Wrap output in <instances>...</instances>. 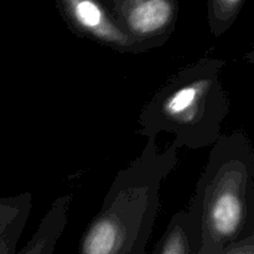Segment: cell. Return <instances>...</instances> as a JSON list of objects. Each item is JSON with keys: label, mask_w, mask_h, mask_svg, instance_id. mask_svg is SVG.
<instances>
[{"label": "cell", "mask_w": 254, "mask_h": 254, "mask_svg": "<svg viewBox=\"0 0 254 254\" xmlns=\"http://www.w3.org/2000/svg\"><path fill=\"white\" fill-rule=\"evenodd\" d=\"M245 0H210L208 22L215 36L225 34L235 22Z\"/></svg>", "instance_id": "9"}, {"label": "cell", "mask_w": 254, "mask_h": 254, "mask_svg": "<svg viewBox=\"0 0 254 254\" xmlns=\"http://www.w3.org/2000/svg\"><path fill=\"white\" fill-rule=\"evenodd\" d=\"M197 254H222L254 235V148L242 130L222 134L211 146L190 205Z\"/></svg>", "instance_id": "2"}, {"label": "cell", "mask_w": 254, "mask_h": 254, "mask_svg": "<svg viewBox=\"0 0 254 254\" xmlns=\"http://www.w3.org/2000/svg\"><path fill=\"white\" fill-rule=\"evenodd\" d=\"M72 195L64 193L52 201L31 238L16 254H55L68 223Z\"/></svg>", "instance_id": "6"}, {"label": "cell", "mask_w": 254, "mask_h": 254, "mask_svg": "<svg viewBox=\"0 0 254 254\" xmlns=\"http://www.w3.org/2000/svg\"><path fill=\"white\" fill-rule=\"evenodd\" d=\"M32 210V195L0 198V254H16V246L22 236Z\"/></svg>", "instance_id": "7"}, {"label": "cell", "mask_w": 254, "mask_h": 254, "mask_svg": "<svg viewBox=\"0 0 254 254\" xmlns=\"http://www.w3.org/2000/svg\"><path fill=\"white\" fill-rule=\"evenodd\" d=\"M104 5L141 52L163 46L178 20L176 0H108Z\"/></svg>", "instance_id": "4"}, {"label": "cell", "mask_w": 254, "mask_h": 254, "mask_svg": "<svg viewBox=\"0 0 254 254\" xmlns=\"http://www.w3.org/2000/svg\"><path fill=\"white\" fill-rule=\"evenodd\" d=\"M225 64V60L205 56L173 74L141 108L139 135L156 139L165 133L178 149L211 148L230 113Z\"/></svg>", "instance_id": "3"}, {"label": "cell", "mask_w": 254, "mask_h": 254, "mask_svg": "<svg viewBox=\"0 0 254 254\" xmlns=\"http://www.w3.org/2000/svg\"><path fill=\"white\" fill-rule=\"evenodd\" d=\"M173 143L146 139L140 154L114 176L101 208L87 226L78 254H145L160 207L164 181L178 165Z\"/></svg>", "instance_id": "1"}, {"label": "cell", "mask_w": 254, "mask_h": 254, "mask_svg": "<svg viewBox=\"0 0 254 254\" xmlns=\"http://www.w3.org/2000/svg\"><path fill=\"white\" fill-rule=\"evenodd\" d=\"M222 254H254V235L232 245Z\"/></svg>", "instance_id": "10"}, {"label": "cell", "mask_w": 254, "mask_h": 254, "mask_svg": "<svg viewBox=\"0 0 254 254\" xmlns=\"http://www.w3.org/2000/svg\"><path fill=\"white\" fill-rule=\"evenodd\" d=\"M198 236L188 210H180L169 221L165 232L151 254H197Z\"/></svg>", "instance_id": "8"}, {"label": "cell", "mask_w": 254, "mask_h": 254, "mask_svg": "<svg viewBox=\"0 0 254 254\" xmlns=\"http://www.w3.org/2000/svg\"><path fill=\"white\" fill-rule=\"evenodd\" d=\"M72 31L121 54H140L130 37L122 31L102 0H56Z\"/></svg>", "instance_id": "5"}]
</instances>
